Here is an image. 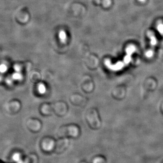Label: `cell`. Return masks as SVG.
I'll return each instance as SVG.
<instances>
[{
  "label": "cell",
  "mask_w": 163,
  "mask_h": 163,
  "mask_svg": "<svg viewBox=\"0 0 163 163\" xmlns=\"http://www.w3.org/2000/svg\"><path fill=\"white\" fill-rule=\"evenodd\" d=\"M13 159L15 161H16V162H19L20 161V156L19 155L17 154V153L14 155Z\"/></svg>",
  "instance_id": "cell-1"
},
{
  "label": "cell",
  "mask_w": 163,
  "mask_h": 163,
  "mask_svg": "<svg viewBox=\"0 0 163 163\" xmlns=\"http://www.w3.org/2000/svg\"><path fill=\"white\" fill-rule=\"evenodd\" d=\"M19 163H23L22 162H21V161H20L19 162Z\"/></svg>",
  "instance_id": "cell-2"
}]
</instances>
